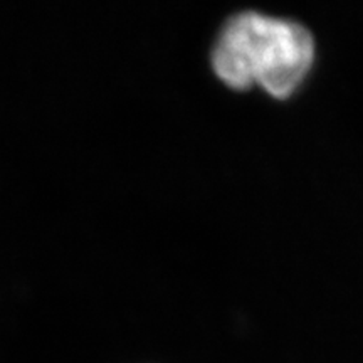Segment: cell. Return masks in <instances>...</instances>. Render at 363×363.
<instances>
[{
    "label": "cell",
    "mask_w": 363,
    "mask_h": 363,
    "mask_svg": "<svg viewBox=\"0 0 363 363\" xmlns=\"http://www.w3.org/2000/svg\"><path fill=\"white\" fill-rule=\"evenodd\" d=\"M315 57V40L301 24L259 12H240L220 29L212 67L229 88L259 84L274 98L296 91Z\"/></svg>",
    "instance_id": "6da1fadb"
}]
</instances>
